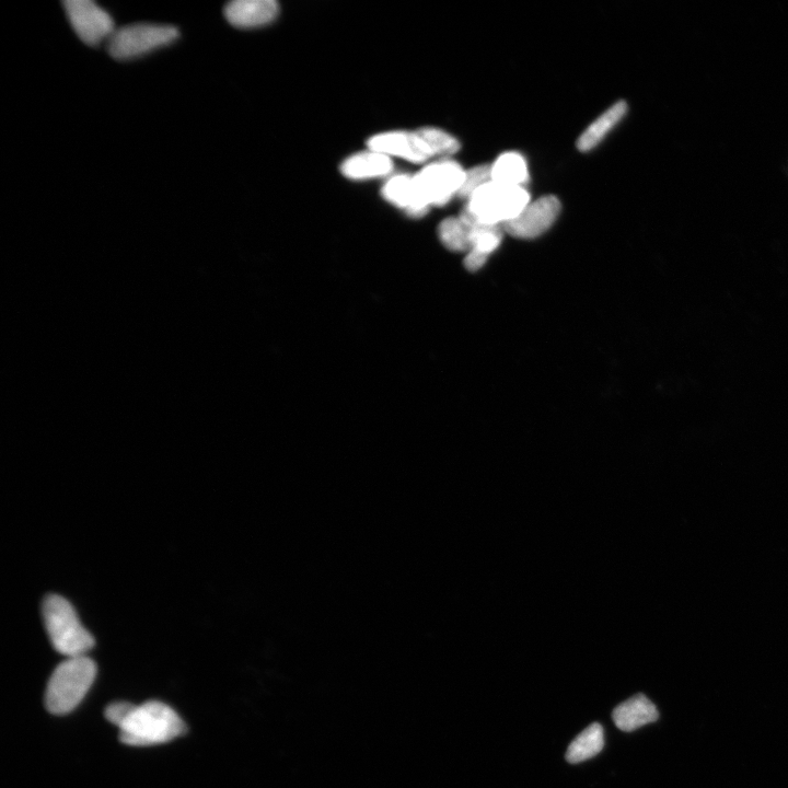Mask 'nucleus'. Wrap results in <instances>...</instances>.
Segmentation results:
<instances>
[{"label": "nucleus", "mask_w": 788, "mask_h": 788, "mask_svg": "<svg viewBox=\"0 0 788 788\" xmlns=\"http://www.w3.org/2000/svg\"><path fill=\"white\" fill-rule=\"evenodd\" d=\"M106 717L119 728L122 743L129 746L166 744L185 732V724L178 713L158 701L142 705L113 703L108 706Z\"/></svg>", "instance_id": "obj_1"}, {"label": "nucleus", "mask_w": 788, "mask_h": 788, "mask_svg": "<svg viewBox=\"0 0 788 788\" xmlns=\"http://www.w3.org/2000/svg\"><path fill=\"white\" fill-rule=\"evenodd\" d=\"M97 676V665L88 656L67 658L56 667L45 693L46 708L55 715L74 711Z\"/></svg>", "instance_id": "obj_2"}, {"label": "nucleus", "mask_w": 788, "mask_h": 788, "mask_svg": "<svg viewBox=\"0 0 788 788\" xmlns=\"http://www.w3.org/2000/svg\"><path fill=\"white\" fill-rule=\"evenodd\" d=\"M42 612L46 632L57 652L67 658L87 656L95 639L81 624L71 602L50 595L43 602Z\"/></svg>", "instance_id": "obj_3"}, {"label": "nucleus", "mask_w": 788, "mask_h": 788, "mask_svg": "<svg viewBox=\"0 0 788 788\" xmlns=\"http://www.w3.org/2000/svg\"><path fill=\"white\" fill-rule=\"evenodd\" d=\"M529 203L530 195L524 187L492 181L472 194L463 211L479 224L504 226Z\"/></svg>", "instance_id": "obj_4"}, {"label": "nucleus", "mask_w": 788, "mask_h": 788, "mask_svg": "<svg viewBox=\"0 0 788 788\" xmlns=\"http://www.w3.org/2000/svg\"><path fill=\"white\" fill-rule=\"evenodd\" d=\"M179 37L180 32L176 27L135 23L114 31L108 41V52L118 61L133 60L164 48Z\"/></svg>", "instance_id": "obj_5"}, {"label": "nucleus", "mask_w": 788, "mask_h": 788, "mask_svg": "<svg viewBox=\"0 0 788 788\" xmlns=\"http://www.w3.org/2000/svg\"><path fill=\"white\" fill-rule=\"evenodd\" d=\"M466 171L454 160L444 159L424 168L413 177L421 200L428 206H444L458 195Z\"/></svg>", "instance_id": "obj_6"}, {"label": "nucleus", "mask_w": 788, "mask_h": 788, "mask_svg": "<svg viewBox=\"0 0 788 788\" xmlns=\"http://www.w3.org/2000/svg\"><path fill=\"white\" fill-rule=\"evenodd\" d=\"M64 8L81 41L96 46L112 37L115 31L113 19L96 3L91 0H66Z\"/></svg>", "instance_id": "obj_7"}, {"label": "nucleus", "mask_w": 788, "mask_h": 788, "mask_svg": "<svg viewBox=\"0 0 788 788\" xmlns=\"http://www.w3.org/2000/svg\"><path fill=\"white\" fill-rule=\"evenodd\" d=\"M561 202L554 195L530 202L511 222L503 226L505 233L519 239H535L547 233L561 213Z\"/></svg>", "instance_id": "obj_8"}, {"label": "nucleus", "mask_w": 788, "mask_h": 788, "mask_svg": "<svg viewBox=\"0 0 788 788\" xmlns=\"http://www.w3.org/2000/svg\"><path fill=\"white\" fill-rule=\"evenodd\" d=\"M368 146L374 152L407 159L415 164L433 158L430 149L416 132L379 134L369 139Z\"/></svg>", "instance_id": "obj_9"}, {"label": "nucleus", "mask_w": 788, "mask_h": 788, "mask_svg": "<svg viewBox=\"0 0 788 788\" xmlns=\"http://www.w3.org/2000/svg\"><path fill=\"white\" fill-rule=\"evenodd\" d=\"M224 13L230 25L256 28L268 25L276 18L278 5L274 0H236L226 6Z\"/></svg>", "instance_id": "obj_10"}, {"label": "nucleus", "mask_w": 788, "mask_h": 788, "mask_svg": "<svg viewBox=\"0 0 788 788\" xmlns=\"http://www.w3.org/2000/svg\"><path fill=\"white\" fill-rule=\"evenodd\" d=\"M658 717L656 705L642 693L621 703L612 713L614 724L625 733L655 723Z\"/></svg>", "instance_id": "obj_11"}, {"label": "nucleus", "mask_w": 788, "mask_h": 788, "mask_svg": "<svg viewBox=\"0 0 788 788\" xmlns=\"http://www.w3.org/2000/svg\"><path fill=\"white\" fill-rule=\"evenodd\" d=\"M382 194L387 201L402 208L412 217H422L430 210V207L421 200L419 193H417L412 177L391 178L382 190Z\"/></svg>", "instance_id": "obj_12"}, {"label": "nucleus", "mask_w": 788, "mask_h": 788, "mask_svg": "<svg viewBox=\"0 0 788 788\" xmlns=\"http://www.w3.org/2000/svg\"><path fill=\"white\" fill-rule=\"evenodd\" d=\"M343 175L354 180H365L387 176L392 170L390 157L369 150L345 160L342 165Z\"/></svg>", "instance_id": "obj_13"}, {"label": "nucleus", "mask_w": 788, "mask_h": 788, "mask_svg": "<svg viewBox=\"0 0 788 788\" xmlns=\"http://www.w3.org/2000/svg\"><path fill=\"white\" fill-rule=\"evenodd\" d=\"M627 112V103L622 100L614 103L593 124H590L588 129L578 138L577 148L583 153L593 150L604 141L605 137L620 123Z\"/></svg>", "instance_id": "obj_14"}, {"label": "nucleus", "mask_w": 788, "mask_h": 788, "mask_svg": "<svg viewBox=\"0 0 788 788\" xmlns=\"http://www.w3.org/2000/svg\"><path fill=\"white\" fill-rule=\"evenodd\" d=\"M605 747L604 727L599 723L589 725L579 734L566 751V760L572 764L594 758Z\"/></svg>", "instance_id": "obj_15"}, {"label": "nucleus", "mask_w": 788, "mask_h": 788, "mask_svg": "<svg viewBox=\"0 0 788 788\" xmlns=\"http://www.w3.org/2000/svg\"><path fill=\"white\" fill-rule=\"evenodd\" d=\"M528 178L527 162L518 153H505L492 165V181L495 183L523 187Z\"/></svg>", "instance_id": "obj_16"}, {"label": "nucleus", "mask_w": 788, "mask_h": 788, "mask_svg": "<svg viewBox=\"0 0 788 788\" xmlns=\"http://www.w3.org/2000/svg\"><path fill=\"white\" fill-rule=\"evenodd\" d=\"M472 222L470 218L461 213L459 217H450L444 220L438 228L440 240L451 251L469 252L471 248Z\"/></svg>", "instance_id": "obj_17"}, {"label": "nucleus", "mask_w": 788, "mask_h": 788, "mask_svg": "<svg viewBox=\"0 0 788 788\" xmlns=\"http://www.w3.org/2000/svg\"><path fill=\"white\" fill-rule=\"evenodd\" d=\"M462 213L466 214L472 222L471 248L468 253L488 259L490 254L501 246L505 231L503 226L479 224L474 222L465 211Z\"/></svg>", "instance_id": "obj_18"}, {"label": "nucleus", "mask_w": 788, "mask_h": 788, "mask_svg": "<svg viewBox=\"0 0 788 788\" xmlns=\"http://www.w3.org/2000/svg\"><path fill=\"white\" fill-rule=\"evenodd\" d=\"M416 133L423 139L433 157H449L460 149V144L454 136L434 127H424Z\"/></svg>", "instance_id": "obj_19"}, {"label": "nucleus", "mask_w": 788, "mask_h": 788, "mask_svg": "<svg viewBox=\"0 0 788 788\" xmlns=\"http://www.w3.org/2000/svg\"><path fill=\"white\" fill-rule=\"evenodd\" d=\"M492 182V165H482L466 171L465 181L458 193L462 199L469 200L474 192Z\"/></svg>", "instance_id": "obj_20"}]
</instances>
